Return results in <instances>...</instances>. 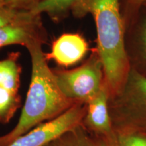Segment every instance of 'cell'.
<instances>
[{
    "label": "cell",
    "instance_id": "cell-1",
    "mask_svg": "<svg viewBox=\"0 0 146 146\" xmlns=\"http://www.w3.org/2000/svg\"><path fill=\"white\" fill-rule=\"evenodd\" d=\"M70 12L76 18L90 14L97 31V51L103 64L109 100L121 91L130 72L120 0H76Z\"/></svg>",
    "mask_w": 146,
    "mask_h": 146
},
{
    "label": "cell",
    "instance_id": "cell-8",
    "mask_svg": "<svg viewBox=\"0 0 146 146\" xmlns=\"http://www.w3.org/2000/svg\"><path fill=\"white\" fill-rule=\"evenodd\" d=\"M89 46L81 35L65 33L54 41L51 52L45 55L62 66L68 67L79 62L86 56Z\"/></svg>",
    "mask_w": 146,
    "mask_h": 146
},
{
    "label": "cell",
    "instance_id": "cell-13",
    "mask_svg": "<svg viewBox=\"0 0 146 146\" xmlns=\"http://www.w3.org/2000/svg\"><path fill=\"white\" fill-rule=\"evenodd\" d=\"M114 131V140L109 146H146V136L131 131Z\"/></svg>",
    "mask_w": 146,
    "mask_h": 146
},
{
    "label": "cell",
    "instance_id": "cell-15",
    "mask_svg": "<svg viewBox=\"0 0 146 146\" xmlns=\"http://www.w3.org/2000/svg\"><path fill=\"white\" fill-rule=\"evenodd\" d=\"M44 0H6L4 5L18 10H29Z\"/></svg>",
    "mask_w": 146,
    "mask_h": 146
},
{
    "label": "cell",
    "instance_id": "cell-9",
    "mask_svg": "<svg viewBox=\"0 0 146 146\" xmlns=\"http://www.w3.org/2000/svg\"><path fill=\"white\" fill-rule=\"evenodd\" d=\"M18 57V53H12L7 58L0 60V86L15 94H18L21 85V67Z\"/></svg>",
    "mask_w": 146,
    "mask_h": 146
},
{
    "label": "cell",
    "instance_id": "cell-6",
    "mask_svg": "<svg viewBox=\"0 0 146 146\" xmlns=\"http://www.w3.org/2000/svg\"><path fill=\"white\" fill-rule=\"evenodd\" d=\"M83 125L94 136L102 139L108 146L114 140L115 133L109 110V94L105 82L98 94L87 104Z\"/></svg>",
    "mask_w": 146,
    "mask_h": 146
},
{
    "label": "cell",
    "instance_id": "cell-16",
    "mask_svg": "<svg viewBox=\"0 0 146 146\" xmlns=\"http://www.w3.org/2000/svg\"><path fill=\"white\" fill-rule=\"evenodd\" d=\"M89 146H108V145L102 139L98 137L89 136Z\"/></svg>",
    "mask_w": 146,
    "mask_h": 146
},
{
    "label": "cell",
    "instance_id": "cell-4",
    "mask_svg": "<svg viewBox=\"0 0 146 146\" xmlns=\"http://www.w3.org/2000/svg\"><path fill=\"white\" fill-rule=\"evenodd\" d=\"M54 72L63 94L75 102L88 103L98 94L104 82L103 64L97 50L78 68Z\"/></svg>",
    "mask_w": 146,
    "mask_h": 146
},
{
    "label": "cell",
    "instance_id": "cell-5",
    "mask_svg": "<svg viewBox=\"0 0 146 146\" xmlns=\"http://www.w3.org/2000/svg\"><path fill=\"white\" fill-rule=\"evenodd\" d=\"M86 110L87 104L77 102L58 117L38 125L7 146H45L63 133L83 123Z\"/></svg>",
    "mask_w": 146,
    "mask_h": 146
},
{
    "label": "cell",
    "instance_id": "cell-2",
    "mask_svg": "<svg viewBox=\"0 0 146 146\" xmlns=\"http://www.w3.org/2000/svg\"><path fill=\"white\" fill-rule=\"evenodd\" d=\"M43 43L27 47L31 60V77L25 103L17 124L0 136V146H7L38 125L58 117L77 102L67 98L58 86L54 72L47 63Z\"/></svg>",
    "mask_w": 146,
    "mask_h": 146
},
{
    "label": "cell",
    "instance_id": "cell-21",
    "mask_svg": "<svg viewBox=\"0 0 146 146\" xmlns=\"http://www.w3.org/2000/svg\"><path fill=\"white\" fill-rule=\"evenodd\" d=\"M144 5H145V6H146V1H145V3H144V4H143Z\"/></svg>",
    "mask_w": 146,
    "mask_h": 146
},
{
    "label": "cell",
    "instance_id": "cell-19",
    "mask_svg": "<svg viewBox=\"0 0 146 146\" xmlns=\"http://www.w3.org/2000/svg\"><path fill=\"white\" fill-rule=\"evenodd\" d=\"M138 131L141 135L146 136V121L143 122V123L139 125V127L138 128Z\"/></svg>",
    "mask_w": 146,
    "mask_h": 146
},
{
    "label": "cell",
    "instance_id": "cell-17",
    "mask_svg": "<svg viewBox=\"0 0 146 146\" xmlns=\"http://www.w3.org/2000/svg\"><path fill=\"white\" fill-rule=\"evenodd\" d=\"M128 7L133 9H137L144 4L146 0H124Z\"/></svg>",
    "mask_w": 146,
    "mask_h": 146
},
{
    "label": "cell",
    "instance_id": "cell-10",
    "mask_svg": "<svg viewBox=\"0 0 146 146\" xmlns=\"http://www.w3.org/2000/svg\"><path fill=\"white\" fill-rule=\"evenodd\" d=\"M75 1L76 0H44L29 10L36 15L47 14L52 21L58 23L68 15Z\"/></svg>",
    "mask_w": 146,
    "mask_h": 146
},
{
    "label": "cell",
    "instance_id": "cell-3",
    "mask_svg": "<svg viewBox=\"0 0 146 146\" xmlns=\"http://www.w3.org/2000/svg\"><path fill=\"white\" fill-rule=\"evenodd\" d=\"M114 131L146 121V76L131 70L120 92L109 100Z\"/></svg>",
    "mask_w": 146,
    "mask_h": 146
},
{
    "label": "cell",
    "instance_id": "cell-14",
    "mask_svg": "<svg viewBox=\"0 0 146 146\" xmlns=\"http://www.w3.org/2000/svg\"><path fill=\"white\" fill-rule=\"evenodd\" d=\"M34 15L31 11L18 10L6 5H0V28L25 20L29 19Z\"/></svg>",
    "mask_w": 146,
    "mask_h": 146
},
{
    "label": "cell",
    "instance_id": "cell-11",
    "mask_svg": "<svg viewBox=\"0 0 146 146\" xmlns=\"http://www.w3.org/2000/svg\"><path fill=\"white\" fill-rule=\"evenodd\" d=\"M89 138L82 123L63 133L45 146H89Z\"/></svg>",
    "mask_w": 146,
    "mask_h": 146
},
{
    "label": "cell",
    "instance_id": "cell-7",
    "mask_svg": "<svg viewBox=\"0 0 146 146\" xmlns=\"http://www.w3.org/2000/svg\"><path fill=\"white\" fill-rule=\"evenodd\" d=\"M46 40L41 15H34L0 28V48L10 45H21L27 48L35 43H45Z\"/></svg>",
    "mask_w": 146,
    "mask_h": 146
},
{
    "label": "cell",
    "instance_id": "cell-20",
    "mask_svg": "<svg viewBox=\"0 0 146 146\" xmlns=\"http://www.w3.org/2000/svg\"><path fill=\"white\" fill-rule=\"evenodd\" d=\"M6 0H0V5H3Z\"/></svg>",
    "mask_w": 146,
    "mask_h": 146
},
{
    "label": "cell",
    "instance_id": "cell-12",
    "mask_svg": "<svg viewBox=\"0 0 146 146\" xmlns=\"http://www.w3.org/2000/svg\"><path fill=\"white\" fill-rule=\"evenodd\" d=\"M21 104V97L0 86V122L6 124L12 119Z\"/></svg>",
    "mask_w": 146,
    "mask_h": 146
},
{
    "label": "cell",
    "instance_id": "cell-18",
    "mask_svg": "<svg viewBox=\"0 0 146 146\" xmlns=\"http://www.w3.org/2000/svg\"><path fill=\"white\" fill-rule=\"evenodd\" d=\"M141 35L142 43H143L145 52H146V18L143 21V24H142Z\"/></svg>",
    "mask_w": 146,
    "mask_h": 146
}]
</instances>
